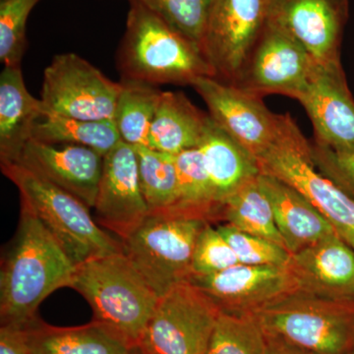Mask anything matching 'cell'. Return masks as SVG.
I'll list each match as a JSON object with an SVG mask.
<instances>
[{"instance_id":"obj_1","label":"cell","mask_w":354,"mask_h":354,"mask_svg":"<svg viewBox=\"0 0 354 354\" xmlns=\"http://www.w3.org/2000/svg\"><path fill=\"white\" fill-rule=\"evenodd\" d=\"M76 266L50 232L24 206L0 274L1 325L28 326L48 295L70 286Z\"/></svg>"},{"instance_id":"obj_2","label":"cell","mask_w":354,"mask_h":354,"mask_svg":"<svg viewBox=\"0 0 354 354\" xmlns=\"http://www.w3.org/2000/svg\"><path fill=\"white\" fill-rule=\"evenodd\" d=\"M129 3L127 30L116 55L121 79L191 86L199 77H216L197 44L139 0Z\"/></svg>"},{"instance_id":"obj_3","label":"cell","mask_w":354,"mask_h":354,"mask_svg":"<svg viewBox=\"0 0 354 354\" xmlns=\"http://www.w3.org/2000/svg\"><path fill=\"white\" fill-rule=\"evenodd\" d=\"M69 288L92 307L94 321L108 326L138 348L160 297L124 251L76 266Z\"/></svg>"},{"instance_id":"obj_4","label":"cell","mask_w":354,"mask_h":354,"mask_svg":"<svg viewBox=\"0 0 354 354\" xmlns=\"http://www.w3.org/2000/svg\"><path fill=\"white\" fill-rule=\"evenodd\" d=\"M1 171L19 191L21 206L38 218L74 265L123 250L122 242L100 227L78 198L19 162L1 164Z\"/></svg>"},{"instance_id":"obj_5","label":"cell","mask_w":354,"mask_h":354,"mask_svg":"<svg viewBox=\"0 0 354 354\" xmlns=\"http://www.w3.org/2000/svg\"><path fill=\"white\" fill-rule=\"evenodd\" d=\"M257 164L261 174L288 184L315 207L354 250V199L319 171L311 143L290 113L279 114L276 138Z\"/></svg>"},{"instance_id":"obj_6","label":"cell","mask_w":354,"mask_h":354,"mask_svg":"<svg viewBox=\"0 0 354 354\" xmlns=\"http://www.w3.org/2000/svg\"><path fill=\"white\" fill-rule=\"evenodd\" d=\"M209 221L177 214H150L122 242L123 251L158 297L189 281L197 239Z\"/></svg>"},{"instance_id":"obj_7","label":"cell","mask_w":354,"mask_h":354,"mask_svg":"<svg viewBox=\"0 0 354 354\" xmlns=\"http://www.w3.org/2000/svg\"><path fill=\"white\" fill-rule=\"evenodd\" d=\"M266 334L314 354H353L354 304L295 293L258 313Z\"/></svg>"},{"instance_id":"obj_8","label":"cell","mask_w":354,"mask_h":354,"mask_svg":"<svg viewBox=\"0 0 354 354\" xmlns=\"http://www.w3.org/2000/svg\"><path fill=\"white\" fill-rule=\"evenodd\" d=\"M221 310L190 281L158 299L139 344L142 354H205Z\"/></svg>"},{"instance_id":"obj_9","label":"cell","mask_w":354,"mask_h":354,"mask_svg":"<svg viewBox=\"0 0 354 354\" xmlns=\"http://www.w3.org/2000/svg\"><path fill=\"white\" fill-rule=\"evenodd\" d=\"M120 82L76 53L55 55L44 71L41 101L44 113L83 120H113Z\"/></svg>"},{"instance_id":"obj_10","label":"cell","mask_w":354,"mask_h":354,"mask_svg":"<svg viewBox=\"0 0 354 354\" xmlns=\"http://www.w3.org/2000/svg\"><path fill=\"white\" fill-rule=\"evenodd\" d=\"M266 24V0H213L200 48L216 78L237 82Z\"/></svg>"},{"instance_id":"obj_11","label":"cell","mask_w":354,"mask_h":354,"mask_svg":"<svg viewBox=\"0 0 354 354\" xmlns=\"http://www.w3.org/2000/svg\"><path fill=\"white\" fill-rule=\"evenodd\" d=\"M268 24L297 41L317 64L341 62L349 0H266Z\"/></svg>"},{"instance_id":"obj_12","label":"cell","mask_w":354,"mask_h":354,"mask_svg":"<svg viewBox=\"0 0 354 354\" xmlns=\"http://www.w3.org/2000/svg\"><path fill=\"white\" fill-rule=\"evenodd\" d=\"M316 65L297 41L267 23L234 86L261 97L283 95L297 100Z\"/></svg>"},{"instance_id":"obj_13","label":"cell","mask_w":354,"mask_h":354,"mask_svg":"<svg viewBox=\"0 0 354 354\" xmlns=\"http://www.w3.org/2000/svg\"><path fill=\"white\" fill-rule=\"evenodd\" d=\"M195 88L216 124L256 160L264 155L278 133L279 114L266 106L263 97L216 77H199Z\"/></svg>"},{"instance_id":"obj_14","label":"cell","mask_w":354,"mask_h":354,"mask_svg":"<svg viewBox=\"0 0 354 354\" xmlns=\"http://www.w3.org/2000/svg\"><path fill=\"white\" fill-rule=\"evenodd\" d=\"M189 281L204 291L221 312L256 314L295 293L301 292L290 266L239 264Z\"/></svg>"},{"instance_id":"obj_15","label":"cell","mask_w":354,"mask_h":354,"mask_svg":"<svg viewBox=\"0 0 354 354\" xmlns=\"http://www.w3.org/2000/svg\"><path fill=\"white\" fill-rule=\"evenodd\" d=\"M94 209L97 223L121 241L150 215L140 183L135 147L121 141L104 156Z\"/></svg>"},{"instance_id":"obj_16","label":"cell","mask_w":354,"mask_h":354,"mask_svg":"<svg viewBox=\"0 0 354 354\" xmlns=\"http://www.w3.org/2000/svg\"><path fill=\"white\" fill-rule=\"evenodd\" d=\"M297 101L311 120L316 144L337 153H354V99L341 62L317 64Z\"/></svg>"},{"instance_id":"obj_17","label":"cell","mask_w":354,"mask_h":354,"mask_svg":"<svg viewBox=\"0 0 354 354\" xmlns=\"http://www.w3.org/2000/svg\"><path fill=\"white\" fill-rule=\"evenodd\" d=\"M104 156L88 147L51 145L31 139L17 162L94 208Z\"/></svg>"},{"instance_id":"obj_18","label":"cell","mask_w":354,"mask_h":354,"mask_svg":"<svg viewBox=\"0 0 354 354\" xmlns=\"http://www.w3.org/2000/svg\"><path fill=\"white\" fill-rule=\"evenodd\" d=\"M300 291L354 304V250L339 234L291 254Z\"/></svg>"},{"instance_id":"obj_19","label":"cell","mask_w":354,"mask_h":354,"mask_svg":"<svg viewBox=\"0 0 354 354\" xmlns=\"http://www.w3.org/2000/svg\"><path fill=\"white\" fill-rule=\"evenodd\" d=\"M259 180L290 254L337 234L327 218L290 185L266 174H260Z\"/></svg>"},{"instance_id":"obj_20","label":"cell","mask_w":354,"mask_h":354,"mask_svg":"<svg viewBox=\"0 0 354 354\" xmlns=\"http://www.w3.org/2000/svg\"><path fill=\"white\" fill-rule=\"evenodd\" d=\"M41 100L32 97L25 85L21 65L4 66L0 74V160L17 162L26 144L41 118Z\"/></svg>"},{"instance_id":"obj_21","label":"cell","mask_w":354,"mask_h":354,"mask_svg":"<svg viewBox=\"0 0 354 354\" xmlns=\"http://www.w3.org/2000/svg\"><path fill=\"white\" fill-rule=\"evenodd\" d=\"M211 121L181 92L165 91L160 94L153 118L149 148L176 155L197 148Z\"/></svg>"},{"instance_id":"obj_22","label":"cell","mask_w":354,"mask_h":354,"mask_svg":"<svg viewBox=\"0 0 354 354\" xmlns=\"http://www.w3.org/2000/svg\"><path fill=\"white\" fill-rule=\"evenodd\" d=\"M198 148L218 204L261 174L257 160L212 118Z\"/></svg>"},{"instance_id":"obj_23","label":"cell","mask_w":354,"mask_h":354,"mask_svg":"<svg viewBox=\"0 0 354 354\" xmlns=\"http://www.w3.org/2000/svg\"><path fill=\"white\" fill-rule=\"evenodd\" d=\"M32 354H130L136 349L108 326L93 321L79 327L28 325Z\"/></svg>"},{"instance_id":"obj_24","label":"cell","mask_w":354,"mask_h":354,"mask_svg":"<svg viewBox=\"0 0 354 354\" xmlns=\"http://www.w3.org/2000/svg\"><path fill=\"white\" fill-rule=\"evenodd\" d=\"M174 158L179 195L176 206L167 214L195 216L209 223L221 220V205L216 201L200 149L197 147L183 151Z\"/></svg>"},{"instance_id":"obj_25","label":"cell","mask_w":354,"mask_h":354,"mask_svg":"<svg viewBox=\"0 0 354 354\" xmlns=\"http://www.w3.org/2000/svg\"><path fill=\"white\" fill-rule=\"evenodd\" d=\"M32 139L51 145L88 147L106 156L121 142L113 120H83L44 113Z\"/></svg>"},{"instance_id":"obj_26","label":"cell","mask_w":354,"mask_h":354,"mask_svg":"<svg viewBox=\"0 0 354 354\" xmlns=\"http://www.w3.org/2000/svg\"><path fill=\"white\" fill-rule=\"evenodd\" d=\"M221 220L246 234L269 239L286 247L274 221V209L259 176L252 179L221 203Z\"/></svg>"},{"instance_id":"obj_27","label":"cell","mask_w":354,"mask_h":354,"mask_svg":"<svg viewBox=\"0 0 354 354\" xmlns=\"http://www.w3.org/2000/svg\"><path fill=\"white\" fill-rule=\"evenodd\" d=\"M122 88L113 121L121 141L133 147H149V135L162 91L138 81H120Z\"/></svg>"},{"instance_id":"obj_28","label":"cell","mask_w":354,"mask_h":354,"mask_svg":"<svg viewBox=\"0 0 354 354\" xmlns=\"http://www.w3.org/2000/svg\"><path fill=\"white\" fill-rule=\"evenodd\" d=\"M142 192L150 214L171 211L178 200V178L174 155L149 147H135Z\"/></svg>"},{"instance_id":"obj_29","label":"cell","mask_w":354,"mask_h":354,"mask_svg":"<svg viewBox=\"0 0 354 354\" xmlns=\"http://www.w3.org/2000/svg\"><path fill=\"white\" fill-rule=\"evenodd\" d=\"M205 354H268L267 337L257 317L221 312Z\"/></svg>"},{"instance_id":"obj_30","label":"cell","mask_w":354,"mask_h":354,"mask_svg":"<svg viewBox=\"0 0 354 354\" xmlns=\"http://www.w3.org/2000/svg\"><path fill=\"white\" fill-rule=\"evenodd\" d=\"M39 0H0V60L4 66H19L27 50L26 27Z\"/></svg>"},{"instance_id":"obj_31","label":"cell","mask_w":354,"mask_h":354,"mask_svg":"<svg viewBox=\"0 0 354 354\" xmlns=\"http://www.w3.org/2000/svg\"><path fill=\"white\" fill-rule=\"evenodd\" d=\"M167 24L200 46L213 0H139Z\"/></svg>"},{"instance_id":"obj_32","label":"cell","mask_w":354,"mask_h":354,"mask_svg":"<svg viewBox=\"0 0 354 354\" xmlns=\"http://www.w3.org/2000/svg\"><path fill=\"white\" fill-rule=\"evenodd\" d=\"M216 227L232 246L239 264L278 267L290 265L291 254L285 247L269 239L246 234L228 223Z\"/></svg>"},{"instance_id":"obj_33","label":"cell","mask_w":354,"mask_h":354,"mask_svg":"<svg viewBox=\"0 0 354 354\" xmlns=\"http://www.w3.org/2000/svg\"><path fill=\"white\" fill-rule=\"evenodd\" d=\"M239 264V259L227 239L218 227L208 223L197 239L193 254L192 276L216 274Z\"/></svg>"},{"instance_id":"obj_34","label":"cell","mask_w":354,"mask_h":354,"mask_svg":"<svg viewBox=\"0 0 354 354\" xmlns=\"http://www.w3.org/2000/svg\"><path fill=\"white\" fill-rule=\"evenodd\" d=\"M312 157L319 171L354 199V153H337L311 143Z\"/></svg>"},{"instance_id":"obj_35","label":"cell","mask_w":354,"mask_h":354,"mask_svg":"<svg viewBox=\"0 0 354 354\" xmlns=\"http://www.w3.org/2000/svg\"><path fill=\"white\" fill-rule=\"evenodd\" d=\"M0 354H32L28 326L1 325Z\"/></svg>"},{"instance_id":"obj_36","label":"cell","mask_w":354,"mask_h":354,"mask_svg":"<svg viewBox=\"0 0 354 354\" xmlns=\"http://www.w3.org/2000/svg\"><path fill=\"white\" fill-rule=\"evenodd\" d=\"M266 337H267L268 354H314L304 348H298L295 344L276 335L266 334Z\"/></svg>"},{"instance_id":"obj_37","label":"cell","mask_w":354,"mask_h":354,"mask_svg":"<svg viewBox=\"0 0 354 354\" xmlns=\"http://www.w3.org/2000/svg\"><path fill=\"white\" fill-rule=\"evenodd\" d=\"M130 354H142V353H140L139 349H136V351H133V353H131Z\"/></svg>"},{"instance_id":"obj_38","label":"cell","mask_w":354,"mask_h":354,"mask_svg":"<svg viewBox=\"0 0 354 354\" xmlns=\"http://www.w3.org/2000/svg\"><path fill=\"white\" fill-rule=\"evenodd\" d=\"M128 1H129V0H128Z\"/></svg>"},{"instance_id":"obj_39","label":"cell","mask_w":354,"mask_h":354,"mask_svg":"<svg viewBox=\"0 0 354 354\" xmlns=\"http://www.w3.org/2000/svg\"><path fill=\"white\" fill-rule=\"evenodd\" d=\"M353 354H354V353H353Z\"/></svg>"}]
</instances>
